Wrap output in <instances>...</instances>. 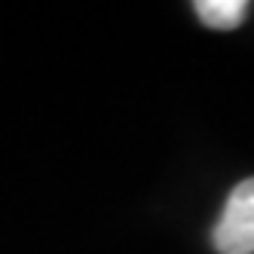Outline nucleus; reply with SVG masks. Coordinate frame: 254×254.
<instances>
[{
  "label": "nucleus",
  "instance_id": "f03ea898",
  "mask_svg": "<svg viewBox=\"0 0 254 254\" xmlns=\"http://www.w3.org/2000/svg\"><path fill=\"white\" fill-rule=\"evenodd\" d=\"M193 12L214 31H236L248 15V0H196Z\"/></svg>",
  "mask_w": 254,
  "mask_h": 254
},
{
  "label": "nucleus",
  "instance_id": "f257e3e1",
  "mask_svg": "<svg viewBox=\"0 0 254 254\" xmlns=\"http://www.w3.org/2000/svg\"><path fill=\"white\" fill-rule=\"evenodd\" d=\"M217 254H254V178L236 184L211 230Z\"/></svg>",
  "mask_w": 254,
  "mask_h": 254
}]
</instances>
